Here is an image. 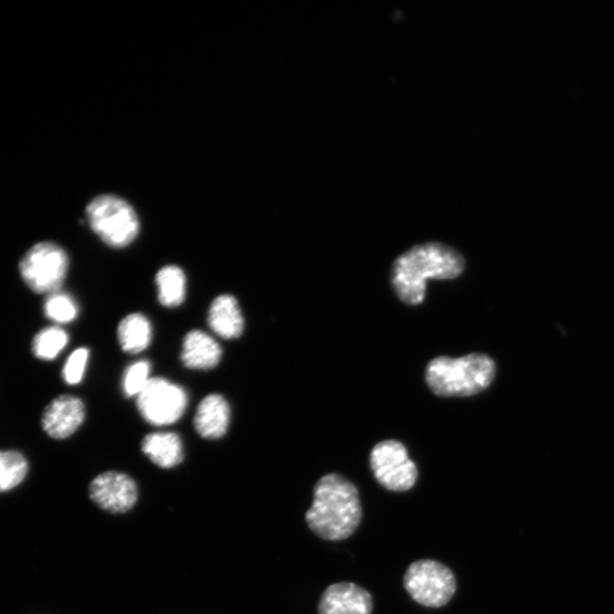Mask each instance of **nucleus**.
I'll return each mask as SVG.
<instances>
[{"mask_svg":"<svg viewBox=\"0 0 614 614\" xmlns=\"http://www.w3.org/2000/svg\"><path fill=\"white\" fill-rule=\"evenodd\" d=\"M465 267V257L451 246L436 242L416 245L394 262L392 286L403 303L419 305L425 300L428 279H455Z\"/></svg>","mask_w":614,"mask_h":614,"instance_id":"obj_1","label":"nucleus"},{"mask_svg":"<svg viewBox=\"0 0 614 614\" xmlns=\"http://www.w3.org/2000/svg\"><path fill=\"white\" fill-rule=\"evenodd\" d=\"M314 495L305 516L310 529L324 541L348 540L363 517L357 486L338 474H328L317 483Z\"/></svg>","mask_w":614,"mask_h":614,"instance_id":"obj_2","label":"nucleus"},{"mask_svg":"<svg viewBox=\"0 0 614 614\" xmlns=\"http://www.w3.org/2000/svg\"><path fill=\"white\" fill-rule=\"evenodd\" d=\"M496 375V364L485 354L459 359L440 357L426 369L431 391L441 398H469L486 391Z\"/></svg>","mask_w":614,"mask_h":614,"instance_id":"obj_3","label":"nucleus"},{"mask_svg":"<svg viewBox=\"0 0 614 614\" xmlns=\"http://www.w3.org/2000/svg\"><path fill=\"white\" fill-rule=\"evenodd\" d=\"M86 214L93 232L110 247H127L139 234L137 213L118 197H97L88 204Z\"/></svg>","mask_w":614,"mask_h":614,"instance_id":"obj_4","label":"nucleus"},{"mask_svg":"<svg viewBox=\"0 0 614 614\" xmlns=\"http://www.w3.org/2000/svg\"><path fill=\"white\" fill-rule=\"evenodd\" d=\"M20 275L35 294H53L63 286L68 272L66 252L55 243L33 245L20 261Z\"/></svg>","mask_w":614,"mask_h":614,"instance_id":"obj_5","label":"nucleus"},{"mask_svg":"<svg viewBox=\"0 0 614 614\" xmlns=\"http://www.w3.org/2000/svg\"><path fill=\"white\" fill-rule=\"evenodd\" d=\"M404 587L419 604L438 608L451 602L456 592L453 571L435 560L413 562L404 574Z\"/></svg>","mask_w":614,"mask_h":614,"instance_id":"obj_6","label":"nucleus"},{"mask_svg":"<svg viewBox=\"0 0 614 614\" xmlns=\"http://www.w3.org/2000/svg\"><path fill=\"white\" fill-rule=\"evenodd\" d=\"M370 467L379 485L391 491L412 489L419 477L416 465L409 457L406 447L394 440L380 442L373 447Z\"/></svg>","mask_w":614,"mask_h":614,"instance_id":"obj_7","label":"nucleus"},{"mask_svg":"<svg viewBox=\"0 0 614 614\" xmlns=\"http://www.w3.org/2000/svg\"><path fill=\"white\" fill-rule=\"evenodd\" d=\"M188 405L186 391L167 379L151 378L137 396V406L149 425L166 427L181 419Z\"/></svg>","mask_w":614,"mask_h":614,"instance_id":"obj_8","label":"nucleus"},{"mask_svg":"<svg viewBox=\"0 0 614 614\" xmlns=\"http://www.w3.org/2000/svg\"><path fill=\"white\" fill-rule=\"evenodd\" d=\"M89 494L99 508L112 514L128 512L138 500L135 480L126 474L115 472L97 476L91 484Z\"/></svg>","mask_w":614,"mask_h":614,"instance_id":"obj_9","label":"nucleus"},{"mask_svg":"<svg viewBox=\"0 0 614 614\" xmlns=\"http://www.w3.org/2000/svg\"><path fill=\"white\" fill-rule=\"evenodd\" d=\"M85 417L84 402L75 396L63 395L55 399L45 409L42 425L50 437L65 440L82 427Z\"/></svg>","mask_w":614,"mask_h":614,"instance_id":"obj_10","label":"nucleus"},{"mask_svg":"<svg viewBox=\"0 0 614 614\" xmlns=\"http://www.w3.org/2000/svg\"><path fill=\"white\" fill-rule=\"evenodd\" d=\"M371 594L354 583L330 585L321 595L319 614H371Z\"/></svg>","mask_w":614,"mask_h":614,"instance_id":"obj_11","label":"nucleus"},{"mask_svg":"<svg viewBox=\"0 0 614 614\" xmlns=\"http://www.w3.org/2000/svg\"><path fill=\"white\" fill-rule=\"evenodd\" d=\"M219 342L202 330H191L183 339L181 361L191 370H211L221 361Z\"/></svg>","mask_w":614,"mask_h":614,"instance_id":"obj_12","label":"nucleus"},{"mask_svg":"<svg viewBox=\"0 0 614 614\" xmlns=\"http://www.w3.org/2000/svg\"><path fill=\"white\" fill-rule=\"evenodd\" d=\"M230 406L219 394L207 396L199 405L194 425L199 435L205 440L222 438L230 425Z\"/></svg>","mask_w":614,"mask_h":614,"instance_id":"obj_13","label":"nucleus"},{"mask_svg":"<svg viewBox=\"0 0 614 614\" xmlns=\"http://www.w3.org/2000/svg\"><path fill=\"white\" fill-rule=\"evenodd\" d=\"M208 322L212 331L224 339L241 337L245 327L241 306L232 295H221L213 299Z\"/></svg>","mask_w":614,"mask_h":614,"instance_id":"obj_14","label":"nucleus"},{"mask_svg":"<svg viewBox=\"0 0 614 614\" xmlns=\"http://www.w3.org/2000/svg\"><path fill=\"white\" fill-rule=\"evenodd\" d=\"M141 449L154 465L162 469L179 466L184 457L180 436L170 432L148 434L142 440Z\"/></svg>","mask_w":614,"mask_h":614,"instance_id":"obj_15","label":"nucleus"},{"mask_svg":"<svg viewBox=\"0 0 614 614\" xmlns=\"http://www.w3.org/2000/svg\"><path fill=\"white\" fill-rule=\"evenodd\" d=\"M151 337V325L141 314L127 316L118 327L120 347L123 351L129 354L144 352L149 347Z\"/></svg>","mask_w":614,"mask_h":614,"instance_id":"obj_16","label":"nucleus"},{"mask_svg":"<svg viewBox=\"0 0 614 614\" xmlns=\"http://www.w3.org/2000/svg\"><path fill=\"white\" fill-rule=\"evenodd\" d=\"M156 283L159 300L165 307L174 309L186 299L187 279L177 265H167L158 273Z\"/></svg>","mask_w":614,"mask_h":614,"instance_id":"obj_17","label":"nucleus"},{"mask_svg":"<svg viewBox=\"0 0 614 614\" xmlns=\"http://www.w3.org/2000/svg\"><path fill=\"white\" fill-rule=\"evenodd\" d=\"M67 332L60 327H47L38 332L32 340V353L43 361H53L66 348Z\"/></svg>","mask_w":614,"mask_h":614,"instance_id":"obj_18","label":"nucleus"},{"mask_svg":"<svg viewBox=\"0 0 614 614\" xmlns=\"http://www.w3.org/2000/svg\"><path fill=\"white\" fill-rule=\"evenodd\" d=\"M29 472L28 460L17 451L0 452V493L19 486Z\"/></svg>","mask_w":614,"mask_h":614,"instance_id":"obj_19","label":"nucleus"},{"mask_svg":"<svg viewBox=\"0 0 614 614\" xmlns=\"http://www.w3.org/2000/svg\"><path fill=\"white\" fill-rule=\"evenodd\" d=\"M44 313L50 320L65 325L78 317L80 307L71 295L59 290L46 298Z\"/></svg>","mask_w":614,"mask_h":614,"instance_id":"obj_20","label":"nucleus"},{"mask_svg":"<svg viewBox=\"0 0 614 614\" xmlns=\"http://www.w3.org/2000/svg\"><path fill=\"white\" fill-rule=\"evenodd\" d=\"M150 363L141 360L130 364L124 374L123 388L127 398L138 396L150 380Z\"/></svg>","mask_w":614,"mask_h":614,"instance_id":"obj_21","label":"nucleus"},{"mask_svg":"<svg viewBox=\"0 0 614 614\" xmlns=\"http://www.w3.org/2000/svg\"><path fill=\"white\" fill-rule=\"evenodd\" d=\"M91 352L86 348L75 350L66 360L63 368V379L67 385H78L82 382Z\"/></svg>","mask_w":614,"mask_h":614,"instance_id":"obj_22","label":"nucleus"}]
</instances>
